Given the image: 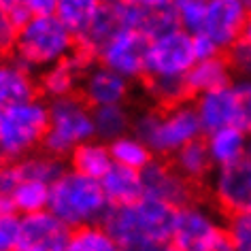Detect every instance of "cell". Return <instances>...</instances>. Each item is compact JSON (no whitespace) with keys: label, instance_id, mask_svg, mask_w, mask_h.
<instances>
[{"label":"cell","instance_id":"6da1fadb","mask_svg":"<svg viewBox=\"0 0 251 251\" xmlns=\"http://www.w3.org/2000/svg\"><path fill=\"white\" fill-rule=\"evenodd\" d=\"M173 219L175 209L143 196L132 204L113 206L102 226L122 251H162L171 245Z\"/></svg>","mask_w":251,"mask_h":251},{"label":"cell","instance_id":"7a4b0ae2","mask_svg":"<svg viewBox=\"0 0 251 251\" xmlns=\"http://www.w3.org/2000/svg\"><path fill=\"white\" fill-rule=\"evenodd\" d=\"M177 20L194 39H200L217 53L230 51L241 41L247 20V2L241 0H177Z\"/></svg>","mask_w":251,"mask_h":251},{"label":"cell","instance_id":"3957f363","mask_svg":"<svg viewBox=\"0 0 251 251\" xmlns=\"http://www.w3.org/2000/svg\"><path fill=\"white\" fill-rule=\"evenodd\" d=\"M132 132L145 141L158 158H173L181 149L202 139L204 130L192 102L149 106L134 115Z\"/></svg>","mask_w":251,"mask_h":251},{"label":"cell","instance_id":"277c9868","mask_svg":"<svg viewBox=\"0 0 251 251\" xmlns=\"http://www.w3.org/2000/svg\"><path fill=\"white\" fill-rule=\"evenodd\" d=\"M79 43L58 15H32L15 32L13 58L34 75L71 58Z\"/></svg>","mask_w":251,"mask_h":251},{"label":"cell","instance_id":"5b68a950","mask_svg":"<svg viewBox=\"0 0 251 251\" xmlns=\"http://www.w3.org/2000/svg\"><path fill=\"white\" fill-rule=\"evenodd\" d=\"M49 211L71 230L102 226L111 211L100 181L66 168L51 185Z\"/></svg>","mask_w":251,"mask_h":251},{"label":"cell","instance_id":"8992f818","mask_svg":"<svg viewBox=\"0 0 251 251\" xmlns=\"http://www.w3.org/2000/svg\"><path fill=\"white\" fill-rule=\"evenodd\" d=\"M49 124V102L41 96L0 109V158L22 160L43 149Z\"/></svg>","mask_w":251,"mask_h":251},{"label":"cell","instance_id":"52a82bcc","mask_svg":"<svg viewBox=\"0 0 251 251\" xmlns=\"http://www.w3.org/2000/svg\"><path fill=\"white\" fill-rule=\"evenodd\" d=\"M96 139L94 109L81 96L49 102V124L43 151L58 160H68L75 149Z\"/></svg>","mask_w":251,"mask_h":251},{"label":"cell","instance_id":"ba28073f","mask_svg":"<svg viewBox=\"0 0 251 251\" xmlns=\"http://www.w3.org/2000/svg\"><path fill=\"white\" fill-rule=\"evenodd\" d=\"M171 247L177 251H230L219 211L196 198L175 209Z\"/></svg>","mask_w":251,"mask_h":251},{"label":"cell","instance_id":"9c48e42d","mask_svg":"<svg viewBox=\"0 0 251 251\" xmlns=\"http://www.w3.org/2000/svg\"><path fill=\"white\" fill-rule=\"evenodd\" d=\"M198 62L194 36L183 28H175L149 43L145 79H185Z\"/></svg>","mask_w":251,"mask_h":251},{"label":"cell","instance_id":"30bf717a","mask_svg":"<svg viewBox=\"0 0 251 251\" xmlns=\"http://www.w3.org/2000/svg\"><path fill=\"white\" fill-rule=\"evenodd\" d=\"M149 39L139 30L124 28L115 32L96 53V62L115 71L128 81H145L147 77V55Z\"/></svg>","mask_w":251,"mask_h":251},{"label":"cell","instance_id":"8fae6325","mask_svg":"<svg viewBox=\"0 0 251 251\" xmlns=\"http://www.w3.org/2000/svg\"><path fill=\"white\" fill-rule=\"evenodd\" d=\"M94 62H96V58L90 51L77 47V51L71 58L62 60L58 64L39 73L36 75V85H39V94L43 96V100L53 102V100L79 96L83 77Z\"/></svg>","mask_w":251,"mask_h":251},{"label":"cell","instance_id":"7c38bea8","mask_svg":"<svg viewBox=\"0 0 251 251\" xmlns=\"http://www.w3.org/2000/svg\"><path fill=\"white\" fill-rule=\"evenodd\" d=\"M122 26L139 30L149 39L179 28L177 7L168 0H117Z\"/></svg>","mask_w":251,"mask_h":251},{"label":"cell","instance_id":"4fadbf2b","mask_svg":"<svg viewBox=\"0 0 251 251\" xmlns=\"http://www.w3.org/2000/svg\"><path fill=\"white\" fill-rule=\"evenodd\" d=\"M143 196L155 202H162L171 209H179L194 200V185L181 177L173 162L153 160L141 173Z\"/></svg>","mask_w":251,"mask_h":251},{"label":"cell","instance_id":"5bb4252c","mask_svg":"<svg viewBox=\"0 0 251 251\" xmlns=\"http://www.w3.org/2000/svg\"><path fill=\"white\" fill-rule=\"evenodd\" d=\"M217 211L228 217L251 213V166L245 164L215 171L209 181Z\"/></svg>","mask_w":251,"mask_h":251},{"label":"cell","instance_id":"9a60e30c","mask_svg":"<svg viewBox=\"0 0 251 251\" xmlns=\"http://www.w3.org/2000/svg\"><path fill=\"white\" fill-rule=\"evenodd\" d=\"M79 96L92 109H106V106H128L132 96V81H128L115 71L94 62L85 73Z\"/></svg>","mask_w":251,"mask_h":251},{"label":"cell","instance_id":"2e32d148","mask_svg":"<svg viewBox=\"0 0 251 251\" xmlns=\"http://www.w3.org/2000/svg\"><path fill=\"white\" fill-rule=\"evenodd\" d=\"M73 230L51 211L22 217L20 241L15 251H64Z\"/></svg>","mask_w":251,"mask_h":251},{"label":"cell","instance_id":"e0dca14e","mask_svg":"<svg viewBox=\"0 0 251 251\" xmlns=\"http://www.w3.org/2000/svg\"><path fill=\"white\" fill-rule=\"evenodd\" d=\"M192 104L200 119L204 134L215 132V130L222 128H232V126L238 128V102H236L234 83L222 87L217 92L196 96Z\"/></svg>","mask_w":251,"mask_h":251},{"label":"cell","instance_id":"ac0fdd59","mask_svg":"<svg viewBox=\"0 0 251 251\" xmlns=\"http://www.w3.org/2000/svg\"><path fill=\"white\" fill-rule=\"evenodd\" d=\"M204 145L206 151L211 155V162L215 171H224V168H232L247 162V151H249V141L251 136L245 130L236 128H222L215 132L206 134Z\"/></svg>","mask_w":251,"mask_h":251},{"label":"cell","instance_id":"d6986e66","mask_svg":"<svg viewBox=\"0 0 251 251\" xmlns=\"http://www.w3.org/2000/svg\"><path fill=\"white\" fill-rule=\"evenodd\" d=\"M39 98L36 75L13 55L0 60V109Z\"/></svg>","mask_w":251,"mask_h":251},{"label":"cell","instance_id":"ffe728a7","mask_svg":"<svg viewBox=\"0 0 251 251\" xmlns=\"http://www.w3.org/2000/svg\"><path fill=\"white\" fill-rule=\"evenodd\" d=\"M190 96H202L209 92H217L222 87L234 83V75L230 71V64L226 55H213V58L198 60L192 66V71L185 77Z\"/></svg>","mask_w":251,"mask_h":251},{"label":"cell","instance_id":"44dd1931","mask_svg":"<svg viewBox=\"0 0 251 251\" xmlns=\"http://www.w3.org/2000/svg\"><path fill=\"white\" fill-rule=\"evenodd\" d=\"M124 30L122 26V17H119V7L117 0H109V2H100V7L94 15V20L90 24V28L85 30V34L77 41L81 49L90 51L96 58L98 49L104 45L115 32Z\"/></svg>","mask_w":251,"mask_h":251},{"label":"cell","instance_id":"7402d4cb","mask_svg":"<svg viewBox=\"0 0 251 251\" xmlns=\"http://www.w3.org/2000/svg\"><path fill=\"white\" fill-rule=\"evenodd\" d=\"M113 166L115 164H113L109 145L98 139L83 143V145L77 147L68 155V168L71 171L83 175V177L96 179V181L102 179Z\"/></svg>","mask_w":251,"mask_h":251},{"label":"cell","instance_id":"603a6c76","mask_svg":"<svg viewBox=\"0 0 251 251\" xmlns=\"http://www.w3.org/2000/svg\"><path fill=\"white\" fill-rule=\"evenodd\" d=\"M100 187H102L111 209L113 206L132 204L143 198L141 173L128 171V168H122V166H113L111 171L100 179Z\"/></svg>","mask_w":251,"mask_h":251},{"label":"cell","instance_id":"cb8c5ba5","mask_svg":"<svg viewBox=\"0 0 251 251\" xmlns=\"http://www.w3.org/2000/svg\"><path fill=\"white\" fill-rule=\"evenodd\" d=\"M171 162L179 171L181 177H183L187 183H192L194 187L209 183L213 173H215V166H213L211 155L206 151V145H204L202 139L183 147L177 155H173Z\"/></svg>","mask_w":251,"mask_h":251},{"label":"cell","instance_id":"d4e9b609","mask_svg":"<svg viewBox=\"0 0 251 251\" xmlns=\"http://www.w3.org/2000/svg\"><path fill=\"white\" fill-rule=\"evenodd\" d=\"M109 149H111L113 164L134 173H143L155 160V155L145 145V141L139 139L134 132H128L115 139L113 143H109Z\"/></svg>","mask_w":251,"mask_h":251},{"label":"cell","instance_id":"484cf974","mask_svg":"<svg viewBox=\"0 0 251 251\" xmlns=\"http://www.w3.org/2000/svg\"><path fill=\"white\" fill-rule=\"evenodd\" d=\"M134 115L128 106H106V109H94V128L96 139L102 143H113L119 136L132 132Z\"/></svg>","mask_w":251,"mask_h":251},{"label":"cell","instance_id":"4316f807","mask_svg":"<svg viewBox=\"0 0 251 251\" xmlns=\"http://www.w3.org/2000/svg\"><path fill=\"white\" fill-rule=\"evenodd\" d=\"M49 194H51V185L49 183L32 181V179H20L13 196H11V209L20 213L22 217L49 211Z\"/></svg>","mask_w":251,"mask_h":251},{"label":"cell","instance_id":"83f0119b","mask_svg":"<svg viewBox=\"0 0 251 251\" xmlns=\"http://www.w3.org/2000/svg\"><path fill=\"white\" fill-rule=\"evenodd\" d=\"M98 7L100 2L96 0H60L55 4V15L79 41L85 34V30L90 28Z\"/></svg>","mask_w":251,"mask_h":251},{"label":"cell","instance_id":"f1b7e54d","mask_svg":"<svg viewBox=\"0 0 251 251\" xmlns=\"http://www.w3.org/2000/svg\"><path fill=\"white\" fill-rule=\"evenodd\" d=\"M17 168H20L22 179H32V181H43V183L53 185V181L66 171L64 160H58L47 151H36L32 155H26L22 160H15Z\"/></svg>","mask_w":251,"mask_h":251},{"label":"cell","instance_id":"f546056e","mask_svg":"<svg viewBox=\"0 0 251 251\" xmlns=\"http://www.w3.org/2000/svg\"><path fill=\"white\" fill-rule=\"evenodd\" d=\"M64 251H122V247L104 226H87L73 230Z\"/></svg>","mask_w":251,"mask_h":251},{"label":"cell","instance_id":"4dcf8cb0","mask_svg":"<svg viewBox=\"0 0 251 251\" xmlns=\"http://www.w3.org/2000/svg\"><path fill=\"white\" fill-rule=\"evenodd\" d=\"M145 92L153 100V106L183 104L190 96L185 79H145Z\"/></svg>","mask_w":251,"mask_h":251},{"label":"cell","instance_id":"1f68e13d","mask_svg":"<svg viewBox=\"0 0 251 251\" xmlns=\"http://www.w3.org/2000/svg\"><path fill=\"white\" fill-rule=\"evenodd\" d=\"M230 251H251V213L232 215L226 219Z\"/></svg>","mask_w":251,"mask_h":251},{"label":"cell","instance_id":"d6a6232c","mask_svg":"<svg viewBox=\"0 0 251 251\" xmlns=\"http://www.w3.org/2000/svg\"><path fill=\"white\" fill-rule=\"evenodd\" d=\"M22 215L9 206H0V251H15L20 241Z\"/></svg>","mask_w":251,"mask_h":251},{"label":"cell","instance_id":"836d02e7","mask_svg":"<svg viewBox=\"0 0 251 251\" xmlns=\"http://www.w3.org/2000/svg\"><path fill=\"white\" fill-rule=\"evenodd\" d=\"M234 92L238 102V128L251 136V79H236Z\"/></svg>","mask_w":251,"mask_h":251},{"label":"cell","instance_id":"e575fe53","mask_svg":"<svg viewBox=\"0 0 251 251\" xmlns=\"http://www.w3.org/2000/svg\"><path fill=\"white\" fill-rule=\"evenodd\" d=\"M20 168L17 162L2 160L0 162V206L11 209V196H13L17 183H20Z\"/></svg>","mask_w":251,"mask_h":251},{"label":"cell","instance_id":"d590c367","mask_svg":"<svg viewBox=\"0 0 251 251\" xmlns=\"http://www.w3.org/2000/svg\"><path fill=\"white\" fill-rule=\"evenodd\" d=\"M230 64V71L236 79H251V47L236 43L226 55Z\"/></svg>","mask_w":251,"mask_h":251},{"label":"cell","instance_id":"8d00e7d4","mask_svg":"<svg viewBox=\"0 0 251 251\" xmlns=\"http://www.w3.org/2000/svg\"><path fill=\"white\" fill-rule=\"evenodd\" d=\"M15 26L11 24L7 11H4L2 2H0V60L9 58V53L13 51V43H15Z\"/></svg>","mask_w":251,"mask_h":251},{"label":"cell","instance_id":"74e56055","mask_svg":"<svg viewBox=\"0 0 251 251\" xmlns=\"http://www.w3.org/2000/svg\"><path fill=\"white\" fill-rule=\"evenodd\" d=\"M30 15H53L55 13V4L53 0H26Z\"/></svg>","mask_w":251,"mask_h":251},{"label":"cell","instance_id":"f35d334b","mask_svg":"<svg viewBox=\"0 0 251 251\" xmlns=\"http://www.w3.org/2000/svg\"><path fill=\"white\" fill-rule=\"evenodd\" d=\"M247 9H249V13H247V20H245V26H243V32H241V41H238V43L251 47V2H247Z\"/></svg>","mask_w":251,"mask_h":251},{"label":"cell","instance_id":"ab89813d","mask_svg":"<svg viewBox=\"0 0 251 251\" xmlns=\"http://www.w3.org/2000/svg\"><path fill=\"white\" fill-rule=\"evenodd\" d=\"M247 164L251 166V141H249V151H247Z\"/></svg>","mask_w":251,"mask_h":251},{"label":"cell","instance_id":"60d3db41","mask_svg":"<svg viewBox=\"0 0 251 251\" xmlns=\"http://www.w3.org/2000/svg\"><path fill=\"white\" fill-rule=\"evenodd\" d=\"M162 251H177V249H175V247H171V245H168V247H166V249H162Z\"/></svg>","mask_w":251,"mask_h":251}]
</instances>
